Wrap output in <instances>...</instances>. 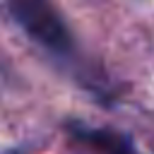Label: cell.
Masks as SVG:
<instances>
[{"label": "cell", "instance_id": "6da1fadb", "mask_svg": "<svg viewBox=\"0 0 154 154\" xmlns=\"http://www.w3.org/2000/svg\"><path fill=\"white\" fill-rule=\"evenodd\" d=\"M12 19L41 46L67 53L72 48V38L67 24L55 10L53 0H7Z\"/></svg>", "mask_w": 154, "mask_h": 154}, {"label": "cell", "instance_id": "7a4b0ae2", "mask_svg": "<svg viewBox=\"0 0 154 154\" xmlns=\"http://www.w3.org/2000/svg\"><path fill=\"white\" fill-rule=\"evenodd\" d=\"M128 154H132V152H128Z\"/></svg>", "mask_w": 154, "mask_h": 154}]
</instances>
